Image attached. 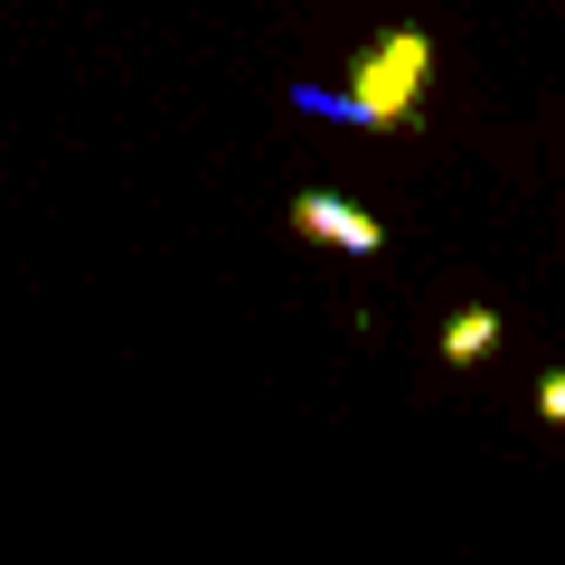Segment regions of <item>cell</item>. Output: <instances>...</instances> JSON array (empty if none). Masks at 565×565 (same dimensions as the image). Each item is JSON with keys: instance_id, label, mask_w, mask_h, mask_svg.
<instances>
[{"instance_id": "cell-1", "label": "cell", "mask_w": 565, "mask_h": 565, "mask_svg": "<svg viewBox=\"0 0 565 565\" xmlns=\"http://www.w3.org/2000/svg\"><path fill=\"white\" fill-rule=\"evenodd\" d=\"M424 76H434V39L424 29H377L359 47V66H349V85H292V104L330 114V122H359V132H415Z\"/></svg>"}, {"instance_id": "cell-2", "label": "cell", "mask_w": 565, "mask_h": 565, "mask_svg": "<svg viewBox=\"0 0 565 565\" xmlns=\"http://www.w3.org/2000/svg\"><path fill=\"white\" fill-rule=\"evenodd\" d=\"M292 236H321V245H340V255H386V226L367 217V207L330 199V189H302V199H292Z\"/></svg>"}, {"instance_id": "cell-3", "label": "cell", "mask_w": 565, "mask_h": 565, "mask_svg": "<svg viewBox=\"0 0 565 565\" xmlns=\"http://www.w3.org/2000/svg\"><path fill=\"white\" fill-rule=\"evenodd\" d=\"M490 349H500V311H452L444 321V367H471Z\"/></svg>"}, {"instance_id": "cell-4", "label": "cell", "mask_w": 565, "mask_h": 565, "mask_svg": "<svg viewBox=\"0 0 565 565\" xmlns=\"http://www.w3.org/2000/svg\"><path fill=\"white\" fill-rule=\"evenodd\" d=\"M537 415L565 424V367H546V377H537Z\"/></svg>"}]
</instances>
